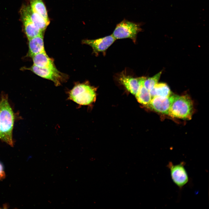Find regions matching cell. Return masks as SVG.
I'll use <instances>...</instances> for the list:
<instances>
[{
    "instance_id": "obj_1",
    "label": "cell",
    "mask_w": 209,
    "mask_h": 209,
    "mask_svg": "<svg viewBox=\"0 0 209 209\" xmlns=\"http://www.w3.org/2000/svg\"><path fill=\"white\" fill-rule=\"evenodd\" d=\"M14 113L7 95H2L0 100V139L11 147L13 146L12 131Z\"/></svg>"
},
{
    "instance_id": "obj_2",
    "label": "cell",
    "mask_w": 209,
    "mask_h": 209,
    "mask_svg": "<svg viewBox=\"0 0 209 209\" xmlns=\"http://www.w3.org/2000/svg\"><path fill=\"white\" fill-rule=\"evenodd\" d=\"M193 110V104L187 95H173L168 114L172 117L190 120Z\"/></svg>"
},
{
    "instance_id": "obj_3",
    "label": "cell",
    "mask_w": 209,
    "mask_h": 209,
    "mask_svg": "<svg viewBox=\"0 0 209 209\" xmlns=\"http://www.w3.org/2000/svg\"><path fill=\"white\" fill-rule=\"evenodd\" d=\"M96 90L93 87L86 84L75 85L69 93V98L81 105H90L96 100Z\"/></svg>"
},
{
    "instance_id": "obj_4",
    "label": "cell",
    "mask_w": 209,
    "mask_h": 209,
    "mask_svg": "<svg viewBox=\"0 0 209 209\" xmlns=\"http://www.w3.org/2000/svg\"><path fill=\"white\" fill-rule=\"evenodd\" d=\"M141 30L140 24L124 19L116 25L112 35L116 39L129 38L135 43L138 33Z\"/></svg>"
},
{
    "instance_id": "obj_5",
    "label": "cell",
    "mask_w": 209,
    "mask_h": 209,
    "mask_svg": "<svg viewBox=\"0 0 209 209\" xmlns=\"http://www.w3.org/2000/svg\"><path fill=\"white\" fill-rule=\"evenodd\" d=\"M37 75L53 81L56 86L60 85L66 80V75L60 72L55 67L40 68L34 65L26 69Z\"/></svg>"
},
{
    "instance_id": "obj_6",
    "label": "cell",
    "mask_w": 209,
    "mask_h": 209,
    "mask_svg": "<svg viewBox=\"0 0 209 209\" xmlns=\"http://www.w3.org/2000/svg\"><path fill=\"white\" fill-rule=\"evenodd\" d=\"M185 165L183 162L175 165L170 162L167 165V167L170 170L172 181L180 188L187 183L189 180L188 175L184 167Z\"/></svg>"
},
{
    "instance_id": "obj_7",
    "label": "cell",
    "mask_w": 209,
    "mask_h": 209,
    "mask_svg": "<svg viewBox=\"0 0 209 209\" xmlns=\"http://www.w3.org/2000/svg\"><path fill=\"white\" fill-rule=\"evenodd\" d=\"M112 35H111L95 39H86L82 42L90 46L93 53L97 54L100 52H105L116 40Z\"/></svg>"
},
{
    "instance_id": "obj_8",
    "label": "cell",
    "mask_w": 209,
    "mask_h": 209,
    "mask_svg": "<svg viewBox=\"0 0 209 209\" xmlns=\"http://www.w3.org/2000/svg\"><path fill=\"white\" fill-rule=\"evenodd\" d=\"M172 98L173 95L168 97L155 96L152 98L147 105L156 112L168 115Z\"/></svg>"
},
{
    "instance_id": "obj_9",
    "label": "cell",
    "mask_w": 209,
    "mask_h": 209,
    "mask_svg": "<svg viewBox=\"0 0 209 209\" xmlns=\"http://www.w3.org/2000/svg\"><path fill=\"white\" fill-rule=\"evenodd\" d=\"M21 14L26 35L28 39L43 34V32L31 21L25 9L22 7Z\"/></svg>"
},
{
    "instance_id": "obj_10",
    "label": "cell",
    "mask_w": 209,
    "mask_h": 209,
    "mask_svg": "<svg viewBox=\"0 0 209 209\" xmlns=\"http://www.w3.org/2000/svg\"><path fill=\"white\" fill-rule=\"evenodd\" d=\"M145 78H134L122 74L120 75L119 80L128 91L135 95L139 89L141 82Z\"/></svg>"
},
{
    "instance_id": "obj_11",
    "label": "cell",
    "mask_w": 209,
    "mask_h": 209,
    "mask_svg": "<svg viewBox=\"0 0 209 209\" xmlns=\"http://www.w3.org/2000/svg\"><path fill=\"white\" fill-rule=\"evenodd\" d=\"M28 56L33 55L45 51L43 34L28 39Z\"/></svg>"
},
{
    "instance_id": "obj_12",
    "label": "cell",
    "mask_w": 209,
    "mask_h": 209,
    "mask_svg": "<svg viewBox=\"0 0 209 209\" xmlns=\"http://www.w3.org/2000/svg\"><path fill=\"white\" fill-rule=\"evenodd\" d=\"M26 13L31 21L35 25L44 32L49 24V21H47L38 14L34 12L29 6H23Z\"/></svg>"
},
{
    "instance_id": "obj_13",
    "label": "cell",
    "mask_w": 209,
    "mask_h": 209,
    "mask_svg": "<svg viewBox=\"0 0 209 209\" xmlns=\"http://www.w3.org/2000/svg\"><path fill=\"white\" fill-rule=\"evenodd\" d=\"M33 65L40 68L55 67L53 61L47 55L45 51L33 56Z\"/></svg>"
},
{
    "instance_id": "obj_14",
    "label": "cell",
    "mask_w": 209,
    "mask_h": 209,
    "mask_svg": "<svg viewBox=\"0 0 209 209\" xmlns=\"http://www.w3.org/2000/svg\"><path fill=\"white\" fill-rule=\"evenodd\" d=\"M149 92L152 98L155 96L168 97L171 94L169 86L163 83H157Z\"/></svg>"
},
{
    "instance_id": "obj_15",
    "label": "cell",
    "mask_w": 209,
    "mask_h": 209,
    "mask_svg": "<svg viewBox=\"0 0 209 209\" xmlns=\"http://www.w3.org/2000/svg\"><path fill=\"white\" fill-rule=\"evenodd\" d=\"M31 9L47 21H49L46 6L42 0H29Z\"/></svg>"
},
{
    "instance_id": "obj_16",
    "label": "cell",
    "mask_w": 209,
    "mask_h": 209,
    "mask_svg": "<svg viewBox=\"0 0 209 209\" xmlns=\"http://www.w3.org/2000/svg\"><path fill=\"white\" fill-rule=\"evenodd\" d=\"M146 78H145L141 82L139 89L135 96L139 102L143 105H147L150 102L152 98L149 91L143 85L144 81Z\"/></svg>"
},
{
    "instance_id": "obj_17",
    "label": "cell",
    "mask_w": 209,
    "mask_h": 209,
    "mask_svg": "<svg viewBox=\"0 0 209 209\" xmlns=\"http://www.w3.org/2000/svg\"><path fill=\"white\" fill-rule=\"evenodd\" d=\"M162 72H160L152 77L145 78L144 81L143 85L149 91L152 90L157 83Z\"/></svg>"
},
{
    "instance_id": "obj_18",
    "label": "cell",
    "mask_w": 209,
    "mask_h": 209,
    "mask_svg": "<svg viewBox=\"0 0 209 209\" xmlns=\"http://www.w3.org/2000/svg\"><path fill=\"white\" fill-rule=\"evenodd\" d=\"M5 177L6 174L3 166L2 163L0 162V181L4 179Z\"/></svg>"
}]
</instances>
